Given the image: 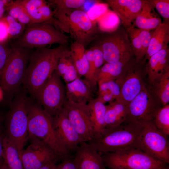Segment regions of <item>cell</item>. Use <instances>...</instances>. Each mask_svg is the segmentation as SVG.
Here are the masks:
<instances>
[{"instance_id": "obj_1", "label": "cell", "mask_w": 169, "mask_h": 169, "mask_svg": "<svg viewBox=\"0 0 169 169\" xmlns=\"http://www.w3.org/2000/svg\"><path fill=\"white\" fill-rule=\"evenodd\" d=\"M143 125L126 123L105 128L98 136L87 142L100 154L135 149L143 151L141 143Z\"/></svg>"}, {"instance_id": "obj_2", "label": "cell", "mask_w": 169, "mask_h": 169, "mask_svg": "<svg viewBox=\"0 0 169 169\" xmlns=\"http://www.w3.org/2000/svg\"><path fill=\"white\" fill-rule=\"evenodd\" d=\"M66 48L64 44L53 49L38 48L30 54L22 84L33 97L55 71L59 58Z\"/></svg>"}, {"instance_id": "obj_3", "label": "cell", "mask_w": 169, "mask_h": 169, "mask_svg": "<svg viewBox=\"0 0 169 169\" xmlns=\"http://www.w3.org/2000/svg\"><path fill=\"white\" fill-rule=\"evenodd\" d=\"M28 138L30 142H42L48 146L59 158L69 156V151L55 130L52 118L39 104L29 101L28 108Z\"/></svg>"}, {"instance_id": "obj_4", "label": "cell", "mask_w": 169, "mask_h": 169, "mask_svg": "<svg viewBox=\"0 0 169 169\" xmlns=\"http://www.w3.org/2000/svg\"><path fill=\"white\" fill-rule=\"evenodd\" d=\"M29 100L24 91L16 93L5 119L4 136L16 147L20 155L28 138Z\"/></svg>"}, {"instance_id": "obj_5", "label": "cell", "mask_w": 169, "mask_h": 169, "mask_svg": "<svg viewBox=\"0 0 169 169\" xmlns=\"http://www.w3.org/2000/svg\"><path fill=\"white\" fill-rule=\"evenodd\" d=\"M68 38L51 23H34L26 26L23 34L12 44L25 48H38L54 44H64Z\"/></svg>"}, {"instance_id": "obj_6", "label": "cell", "mask_w": 169, "mask_h": 169, "mask_svg": "<svg viewBox=\"0 0 169 169\" xmlns=\"http://www.w3.org/2000/svg\"><path fill=\"white\" fill-rule=\"evenodd\" d=\"M30 55L29 49L11 45L0 83V87L4 93L12 94L19 90Z\"/></svg>"}, {"instance_id": "obj_7", "label": "cell", "mask_w": 169, "mask_h": 169, "mask_svg": "<svg viewBox=\"0 0 169 169\" xmlns=\"http://www.w3.org/2000/svg\"><path fill=\"white\" fill-rule=\"evenodd\" d=\"M146 62H137L134 57L125 65L115 80L120 88L118 100L128 105L148 83L146 70Z\"/></svg>"}, {"instance_id": "obj_8", "label": "cell", "mask_w": 169, "mask_h": 169, "mask_svg": "<svg viewBox=\"0 0 169 169\" xmlns=\"http://www.w3.org/2000/svg\"><path fill=\"white\" fill-rule=\"evenodd\" d=\"M101 154L105 167L110 169H159L166 164L140 149Z\"/></svg>"}, {"instance_id": "obj_9", "label": "cell", "mask_w": 169, "mask_h": 169, "mask_svg": "<svg viewBox=\"0 0 169 169\" xmlns=\"http://www.w3.org/2000/svg\"><path fill=\"white\" fill-rule=\"evenodd\" d=\"M100 36L96 45L103 52L104 64L130 60L134 57L127 31L123 26Z\"/></svg>"}, {"instance_id": "obj_10", "label": "cell", "mask_w": 169, "mask_h": 169, "mask_svg": "<svg viewBox=\"0 0 169 169\" xmlns=\"http://www.w3.org/2000/svg\"><path fill=\"white\" fill-rule=\"evenodd\" d=\"M96 21H92L87 13L77 9L72 11L61 24L60 29L69 33L75 40L84 47L100 35Z\"/></svg>"}, {"instance_id": "obj_11", "label": "cell", "mask_w": 169, "mask_h": 169, "mask_svg": "<svg viewBox=\"0 0 169 169\" xmlns=\"http://www.w3.org/2000/svg\"><path fill=\"white\" fill-rule=\"evenodd\" d=\"M52 118L63 108L67 100L65 87L61 77L54 71L34 96Z\"/></svg>"}, {"instance_id": "obj_12", "label": "cell", "mask_w": 169, "mask_h": 169, "mask_svg": "<svg viewBox=\"0 0 169 169\" xmlns=\"http://www.w3.org/2000/svg\"><path fill=\"white\" fill-rule=\"evenodd\" d=\"M162 106L148 83L128 104L125 123L142 125L152 121L155 113Z\"/></svg>"}, {"instance_id": "obj_13", "label": "cell", "mask_w": 169, "mask_h": 169, "mask_svg": "<svg viewBox=\"0 0 169 169\" xmlns=\"http://www.w3.org/2000/svg\"><path fill=\"white\" fill-rule=\"evenodd\" d=\"M142 125L141 143L143 151L165 164L169 163L168 136L158 129L152 121Z\"/></svg>"}, {"instance_id": "obj_14", "label": "cell", "mask_w": 169, "mask_h": 169, "mask_svg": "<svg viewBox=\"0 0 169 169\" xmlns=\"http://www.w3.org/2000/svg\"><path fill=\"white\" fill-rule=\"evenodd\" d=\"M63 107L83 141L87 142L92 139L94 136L87 104L75 103L67 100Z\"/></svg>"}, {"instance_id": "obj_15", "label": "cell", "mask_w": 169, "mask_h": 169, "mask_svg": "<svg viewBox=\"0 0 169 169\" xmlns=\"http://www.w3.org/2000/svg\"><path fill=\"white\" fill-rule=\"evenodd\" d=\"M23 169H38L58 158L53 150L42 142H32L20 156Z\"/></svg>"}, {"instance_id": "obj_16", "label": "cell", "mask_w": 169, "mask_h": 169, "mask_svg": "<svg viewBox=\"0 0 169 169\" xmlns=\"http://www.w3.org/2000/svg\"><path fill=\"white\" fill-rule=\"evenodd\" d=\"M52 120L55 130L68 150L69 152L75 151L84 141L69 120L63 107Z\"/></svg>"}, {"instance_id": "obj_17", "label": "cell", "mask_w": 169, "mask_h": 169, "mask_svg": "<svg viewBox=\"0 0 169 169\" xmlns=\"http://www.w3.org/2000/svg\"><path fill=\"white\" fill-rule=\"evenodd\" d=\"M65 84L67 100L75 103L87 104L95 98L97 83L85 78H78Z\"/></svg>"}, {"instance_id": "obj_18", "label": "cell", "mask_w": 169, "mask_h": 169, "mask_svg": "<svg viewBox=\"0 0 169 169\" xmlns=\"http://www.w3.org/2000/svg\"><path fill=\"white\" fill-rule=\"evenodd\" d=\"M145 0H106L110 6L120 19L123 27L126 29L132 24L141 12Z\"/></svg>"}, {"instance_id": "obj_19", "label": "cell", "mask_w": 169, "mask_h": 169, "mask_svg": "<svg viewBox=\"0 0 169 169\" xmlns=\"http://www.w3.org/2000/svg\"><path fill=\"white\" fill-rule=\"evenodd\" d=\"M74 151L77 169H105L101 154L87 142L81 143Z\"/></svg>"}, {"instance_id": "obj_20", "label": "cell", "mask_w": 169, "mask_h": 169, "mask_svg": "<svg viewBox=\"0 0 169 169\" xmlns=\"http://www.w3.org/2000/svg\"><path fill=\"white\" fill-rule=\"evenodd\" d=\"M147 61L146 70L148 83L151 84L156 79L169 70L168 47L155 53Z\"/></svg>"}, {"instance_id": "obj_21", "label": "cell", "mask_w": 169, "mask_h": 169, "mask_svg": "<svg viewBox=\"0 0 169 169\" xmlns=\"http://www.w3.org/2000/svg\"><path fill=\"white\" fill-rule=\"evenodd\" d=\"M169 23L162 22L152 31L149 45L143 61L145 62L158 51L168 47Z\"/></svg>"}, {"instance_id": "obj_22", "label": "cell", "mask_w": 169, "mask_h": 169, "mask_svg": "<svg viewBox=\"0 0 169 169\" xmlns=\"http://www.w3.org/2000/svg\"><path fill=\"white\" fill-rule=\"evenodd\" d=\"M105 128H113L125 123L128 115V105L115 100L106 105Z\"/></svg>"}, {"instance_id": "obj_23", "label": "cell", "mask_w": 169, "mask_h": 169, "mask_svg": "<svg viewBox=\"0 0 169 169\" xmlns=\"http://www.w3.org/2000/svg\"><path fill=\"white\" fill-rule=\"evenodd\" d=\"M162 22L148 0H145L141 10L132 23L136 28L151 31Z\"/></svg>"}, {"instance_id": "obj_24", "label": "cell", "mask_w": 169, "mask_h": 169, "mask_svg": "<svg viewBox=\"0 0 169 169\" xmlns=\"http://www.w3.org/2000/svg\"><path fill=\"white\" fill-rule=\"evenodd\" d=\"M90 112L94 138L99 136L105 128L106 106L97 97L87 104Z\"/></svg>"}, {"instance_id": "obj_25", "label": "cell", "mask_w": 169, "mask_h": 169, "mask_svg": "<svg viewBox=\"0 0 169 169\" xmlns=\"http://www.w3.org/2000/svg\"><path fill=\"white\" fill-rule=\"evenodd\" d=\"M55 71L62 78L65 83L79 78L70 50L66 48L62 52L57 61Z\"/></svg>"}, {"instance_id": "obj_26", "label": "cell", "mask_w": 169, "mask_h": 169, "mask_svg": "<svg viewBox=\"0 0 169 169\" xmlns=\"http://www.w3.org/2000/svg\"><path fill=\"white\" fill-rule=\"evenodd\" d=\"M130 60L104 64L95 71L94 75V79L97 83L115 81L121 74L125 65Z\"/></svg>"}, {"instance_id": "obj_27", "label": "cell", "mask_w": 169, "mask_h": 169, "mask_svg": "<svg viewBox=\"0 0 169 169\" xmlns=\"http://www.w3.org/2000/svg\"><path fill=\"white\" fill-rule=\"evenodd\" d=\"M85 47L74 41L72 43L70 50L74 63L79 78L85 76L89 69V64Z\"/></svg>"}, {"instance_id": "obj_28", "label": "cell", "mask_w": 169, "mask_h": 169, "mask_svg": "<svg viewBox=\"0 0 169 169\" xmlns=\"http://www.w3.org/2000/svg\"><path fill=\"white\" fill-rule=\"evenodd\" d=\"M149 85L162 106L169 104V70L157 78Z\"/></svg>"}, {"instance_id": "obj_29", "label": "cell", "mask_w": 169, "mask_h": 169, "mask_svg": "<svg viewBox=\"0 0 169 169\" xmlns=\"http://www.w3.org/2000/svg\"><path fill=\"white\" fill-rule=\"evenodd\" d=\"M3 159L10 169H23L19 153L14 145L4 136Z\"/></svg>"}, {"instance_id": "obj_30", "label": "cell", "mask_w": 169, "mask_h": 169, "mask_svg": "<svg viewBox=\"0 0 169 169\" xmlns=\"http://www.w3.org/2000/svg\"><path fill=\"white\" fill-rule=\"evenodd\" d=\"M86 54L89 64L88 72L85 78L94 82L95 71L104 64L103 52L100 48L95 45L86 50Z\"/></svg>"}, {"instance_id": "obj_31", "label": "cell", "mask_w": 169, "mask_h": 169, "mask_svg": "<svg viewBox=\"0 0 169 169\" xmlns=\"http://www.w3.org/2000/svg\"><path fill=\"white\" fill-rule=\"evenodd\" d=\"M87 0H53L49 1L55 6L53 11L55 18L69 15L73 10L82 7Z\"/></svg>"}, {"instance_id": "obj_32", "label": "cell", "mask_w": 169, "mask_h": 169, "mask_svg": "<svg viewBox=\"0 0 169 169\" xmlns=\"http://www.w3.org/2000/svg\"><path fill=\"white\" fill-rule=\"evenodd\" d=\"M6 11L7 15L26 26L32 23L30 17L20 0H11L7 6Z\"/></svg>"}, {"instance_id": "obj_33", "label": "cell", "mask_w": 169, "mask_h": 169, "mask_svg": "<svg viewBox=\"0 0 169 169\" xmlns=\"http://www.w3.org/2000/svg\"><path fill=\"white\" fill-rule=\"evenodd\" d=\"M119 18L114 12L108 10L96 20L100 30L110 32L118 28Z\"/></svg>"}, {"instance_id": "obj_34", "label": "cell", "mask_w": 169, "mask_h": 169, "mask_svg": "<svg viewBox=\"0 0 169 169\" xmlns=\"http://www.w3.org/2000/svg\"><path fill=\"white\" fill-rule=\"evenodd\" d=\"M152 122L158 129L169 136V104L162 106L158 110L154 116Z\"/></svg>"}, {"instance_id": "obj_35", "label": "cell", "mask_w": 169, "mask_h": 169, "mask_svg": "<svg viewBox=\"0 0 169 169\" xmlns=\"http://www.w3.org/2000/svg\"><path fill=\"white\" fill-rule=\"evenodd\" d=\"M130 42L134 57L137 62L142 61L144 57L137 28L132 24L126 29Z\"/></svg>"}, {"instance_id": "obj_36", "label": "cell", "mask_w": 169, "mask_h": 169, "mask_svg": "<svg viewBox=\"0 0 169 169\" xmlns=\"http://www.w3.org/2000/svg\"><path fill=\"white\" fill-rule=\"evenodd\" d=\"M30 17L32 23L44 22V21L40 14L38 8L47 3L43 0H20Z\"/></svg>"}, {"instance_id": "obj_37", "label": "cell", "mask_w": 169, "mask_h": 169, "mask_svg": "<svg viewBox=\"0 0 169 169\" xmlns=\"http://www.w3.org/2000/svg\"><path fill=\"white\" fill-rule=\"evenodd\" d=\"M6 24L10 39L19 38L23 33L26 26L21 23L11 16L7 15L1 18Z\"/></svg>"}, {"instance_id": "obj_38", "label": "cell", "mask_w": 169, "mask_h": 169, "mask_svg": "<svg viewBox=\"0 0 169 169\" xmlns=\"http://www.w3.org/2000/svg\"><path fill=\"white\" fill-rule=\"evenodd\" d=\"M97 84L98 93H108L113 95L115 100L119 99L120 94V88L115 81H109Z\"/></svg>"}, {"instance_id": "obj_39", "label": "cell", "mask_w": 169, "mask_h": 169, "mask_svg": "<svg viewBox=\"0 0 169 169\" xmlns=\"http://www.w3.org/2000/svg\"><path fill=\"white\" fill-rule=\"evenodd\" d=\"M151 6L156 9L163 18V23H169V0H148Z\"/></svg>"}, {"instance_id": "obj_40", "label": "cell", "mask_w": 169, "mask_h": 169, "mask_svg": "<svg viewBox=\"0 0 169 169\" xmlns=\"http://www.w3.org/2000/svg\"><path fill=\"white\" fill-rule=\"evenodd\" d=\"M108 6L106 3H101L98 1L86 13L92 21H96L98 18L108 10Z\"/></svg>"}, {"instance_id": "obj_41", "label": "cell", "mask_w": 169, "mask_h": 169, "mask_svg": "<svg viewBox=\"0 0 169 169\" xmlns=\"http://www.w3.org/2000/svg\"><path fill=\"white\" fill-rule=\"evenodd\" d=\"M11 50L6 43L0 42V83L2 75L8 60Z\"/></svg>"}, {"instance_id": "obj_42", "label": "cell", "mask_w": 169, "mask_h": 169, "mask_svg": "<svg viewBox=\"0 0 169 169\" xmlns=\"http://www.w3.org/2000/svg\"><path fill=\"white\" fill-rule=\"evenodd\" d=\"M137 32L141 40L143 53L145 56L149 45L152 31L137 28Z\"/></svg>"}, {"instance_id": "obj_43", "label": "cell", "mask_w": 169, "mask_h": 169, "mask_svg": "<svg viewBox=\"0 0 169 169\" xmlns=\"http://www.w3.org/2000/svg\"><path fill=\"white\" fill-rule=\"evenodd\" d=\"M38 10L44 22L50 23L54 19L53 12L47 3L40 7Z\"/></svg>"}, {"instance_id": "obj_44", "label": "cell", "mask_w": 169, "mask_h": 169, "mask_svg": "<svg viewBox=\"0 0 169 169\" xmlns=\"http://www.w3.org/2000/svg\"><path fill=\"white\" fill-rule=\"evenodd\" d=\"M62 162L56 166V169H77L73 158L69 156L63 160Z\"/></svg>"}, {"instance_id": "obj_45", "label": "cell", "mask_w": 169, "mask_h": 169, "mask_svg": "<svg viewBox=\"0 0 169 169\" xmlns=\"http://www.w3.org/2000/svg\"><path fill=\"white\" fill-rule=\"evenodd\" d=\"M10 39L6 23L0 19V42L6 43Z\"/></svg>"}, {"instance_id": "obj_46", "label": "cell", "mask_w": 169, "mask_h": 169, "mask_svg": "<svg viewBox=\"0 0 169 169\" xmlns=\"http://www.w3.org/2000/svg\"><path fill=\"white\" fill-rule=\"evenodd\" d=\"M97 98L103 103H110L115 99L112 95L107 92L98 93Z\"/></svg>"}, {"instance_id": "obj_47", "label": "cell", "mask_w": 169, "mask_h": 169, "mask_svg": "<svg viewBox=\"0 0 169 169\" xmlns=\"http://www.w3.org/2000/svg\"><path fill=\"white\" fill-rule=\"evenodd\" d=\"M4 135L2 125H0V162L3 161V141Z\"/></svg>"}, {"instance_id": "obj_48", "label": "cell", "mask_w": 169, "mask_h": 169, "mask_svg": "<svg viewBox=\"0 0 169 169\" xmlns=\"http://www.w3.org/2000/svg\"><path fill=\"white\" fill-rule=\"evenodd\" d=\"M56 161H54L50 162L38 169H56Z\"/></svg>"}, {"instance_id": "obj_49", "label": "cell", "mask_w": 169, "mask_h": 169, "mask_svg": "<svg viewBox=\"0 0 169 169\" xmlns=\"http://www.w3.org/2000/svg\"><path fill=\"white\" fill-rule=\"evenodd\" d=\"M11 0H0V7L7 6Z\"/></svg>"}, {"instance_id": "obj_50", "label": "cell", "mask_w": 169, "mask_h": 169, "mask_svg": "<svg viewBox=\"0 0 169 169\" xmlns=\"http://www.w3.org/2000/svg\"><path fill=\"white\" fill-rule=\"evenodd\" d=\"M7 6L0 7V19L3 17V15L6 11Z\"/></svg>"}, {"instance_id": "obj_51", "label": "cell", "mask_w": 169, "mask_h": 169, "mask_svg": "<svg viewBox=\"0 0 169 169\" xmlns=\"http://www.w3.org/2000/svg\"><path fill=\"white\" fill-rule=\"evenodd\" d=\"M0 169H10L7 164L3 161V162L0 168Z\"/></svg>"}, {"instance_id": "obj_52", "label": "cell", "mask_w": 169, "mask_h": 169, "mask_svg": "<svg viewBox=\"0 0 169 169\" xmlns=\"http://www.w3.org/2000/svg\"><path fill=\"white\" fill-rule=\"evenodd\" d=\"M5 117L4 114L0 112V125H2V123L5 119Z\"/></svg>"}, {"instance_id": "obj_53", "label": "cell", "mask_w": 169, "mask_h": 169, "mask_svg": "<svg viewBox=\"0 0 169 169\" xmlns=\"http://www.w3.org/2000/svg\"><path fill=\"white\" fill-rule=\"evenodd\" d=\"M159 169H169V168L168 166L165 165Z\"/></svg>"}, {"instance_id": "obj_54", "label": "cell", "mask_w": 169, "mask_h": 169, "mask_svg": "<svg viewBox=\"0 0 169 169\" xmlns=\"http://www.w3.org/2000/svg\"><path fill=\"white\" fill-rule=\"evenodd\" d=\"M3 161H4V160H3ZM3 161H2V162H0V167H1V165H2V163H3Z\"/></svg>"}]
</instances>
